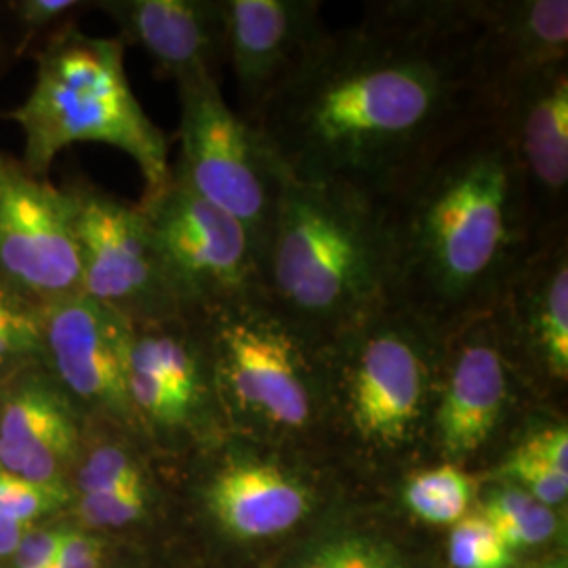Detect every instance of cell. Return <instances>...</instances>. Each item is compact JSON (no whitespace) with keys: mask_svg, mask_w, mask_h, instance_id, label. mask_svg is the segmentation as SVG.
<instances>
[{"mask_svg":"<svg viewBox=\"0 0 568 568\" xmlns=\"http://www.w3.org/2000/svg\"><path fill=\"white\" fill-rule=\"evenodd\" d=\"M478 0L366 2L257 121L293 180L387 199L485 112Z\"/></svg>","mask_w":568,"mask_h":568,"instance_id":"1","label":"cell"},{"mask_svg":"<svg viewBox=\"0 0 568 568\" xmlns=\"http://www.w3.org/2000/svg\"><path fill=\"white\" fill-rule=\"evenodd\" d=\"M384 201L396 305L440 337L488 314L541 239L520 171L487 110Z\"/></svg>","mask_w":568,"mask_h":568,"instance_id":"2","label":"cell"},{"mask_svg":"<svg viewBox=\"0 0 568 568\" xmlns=\"http://www.w3.org/2000/svg\"><path fill=\"white\" fill-rule=\"evenodd\" d=\"M262 295L321 344L394 307L386 201L283 171Z\"/></svg>","mask_w":568,"mask_h":568,"instance_id":"3","label":"cell"},{"mask_svg":"<svg viewBox=\"0 0 568 568\" xmlns=\"http://www.w3.org/2000/svg\"><path fill=\"white\" fill-rule=\"evenodd\" d=\"M23 135L21 166L44 178L63 150L77 143H105L138 164L145 192L171 178L169 140L135 98L119 39L84 34L68 21L37 55L28 98L4 114Z\"/></svg>","mask_w":568,"mask_h":568,"instance_id":"4","label":"cell"},{"mask_svg":"<svg viewBox=\"0 0 568 568\" xmlns=\"http://www.w3.org/2000/svg\"><path fill=\"white\" fill-rule=\"evenodd\" d=\"M326 424L354 453L396 459L429 443L440 335L394 305L323 344Z\"/></svg>","mask_w":568,"mask_h":568,"instance_id":"5","label":"cell"},{"mask_svg":"<svg viewBox=\"0 0 568 568\" xmlns=\"http://www.w3.org/2000/svg\"><path fill=\"white\" fill-rule=\"evenodd\" d=\"M225 422L234 434L304 443L323 427V344L264 297L196 316Z\"/></svg>","mask_w":568,"mask_h":568,"instance_id":"6","label":"cell"},{"mask_svg":"<svg viewBox=\"0 0 568 568\" xmlns=\"http://www.w3.org/2000/svg\"><path fill=\"white\" fill-rule=\"evenodd\" d=\"M138 206L187 318L264 297L262 257L244 225L203 199L173 166L169 182L145 192Z\"/></svg>","mask_w":568,"mask_h":568,"instance_id":"7","label":"cell"},{"mask_svg":"<svg viewBox=\"0 0 568 568\" xmlns=\"http://www.w3.org/2000/svg\"><path fill=\"white\" fill-rule=\"evenodd\" d=\"M182 105L180 161L173 169L209 203L239 220L264 260L283 169L260 129L232 110L220 81L178 84Z\"/></svg>","mask_w":568,"mask_h":568,"instance_id":"8","label":"cell"},{"mask_svg":"<svg viewBox=\"0 0 568 568\" xmlns=\"http://www.w3.org/2000/svg\"><path fill=\"white\" fill-rule=\"evenodd\" d=\"M525 384L490 314L445 333L429 427L438 459L464 467L485 455L508 427Z\"/></svg>","mask_w":568,"mask_h":568,"instance_id":"9","label":"cell"},{"mask_svg":"<svg viewBox=\"0 0 568 568\" xmlns=\"http://www.w3.org/2000/svg\"><path fill=\"white\" fill-rule=\"evenodd\" d=\"M81 251L82 293L129 325L183 318L138 204L87 182L65 187Z\"/></svg>","mask_w":568,"mask_h":568,"instance_id":"10","label":"cell"},{"mask_svg":"<svg viewBox=\"0 0 568 568\" xmlns=\"http://www.w3.org/2000/svg\"><path fill=\"white\" fill-rule=\"evenodd\" d=\"M0 283L39 307L84 295L70 192L34 178L2 150Z\"/></svg>","mask_w":568,"mask_h":568,"instance_id":"11","label":"cell"},{"mask_svg":"<svg viewBox=\"0 0 568 568\" xmlns=\"http://www.w3.org/2000/svg\"><path fill=\"white\" fill-rule=\"evenodd\" d=\"M129 403L133 422L169 438H213L224 410L196 316L131 325Z\"/></svg>","mask_w":568,"mask_h":568,"instance_id":"12","label":"cell"},{"mask_svg":"<svg viewBox=\"0 0 568 568\" xmlns=\"http://www.w3.org/2000/svg\"><path fill=\"white\" fill-rule=\"evenodd\" d=\"M527 187L539 236L568 225V61L485 93Z\"/></svg>","mask_w":568,"mask_h":568,"instance_id":"13","label":"cell"},{"mask_svg":"<svg viewBox=\"0 0 568 568\" xmlns=\"http://www.w3.org/2000/svg\"><path fill=\"white\" fill-rule=\"evenodd\" d=\"M488 314L528 384L567 386L568 225L537 241Z\"/></svg>","mask_w":568,"mask_h":568,"instance_id":"14","label":"cell"},{"mask_svg":"<svg viewBox=\"0 0 568 568\" xmlns=\"http://www.w3.org/2000/svg\"><path fill=\"white\" fill-rule=\"evenodd\" d=\"M227 44L239 114L257 124L265 105L293 81L331 28L318 0H225Z\"/></svg>","mask_w":568,"mask_h":568,"instance_id":"15","label":"cell"},{"mask_svg":"<svg viewBox=\"0 0 568 568\" xmlns=\"http://www.w3.org/2000/svg\"><path fill=\"white\" fill-rule=\"evenodd\" d=\"M222 447L203 495L206 508L230 535L246 541L278 537L312 511V476L278 445L234 434Z\"/></svg>","mask_w":568,"mask_h":568,"instance_id":"16","label":"cell"},{"mask_svg":"<svg viewBox=\"0 0 568 568\" xmlns=\"http://www.w3.org/2000/svg\"><path fill=\"white\" fill-rule=\"evenodd\" d=\"M42 352L74 398L135 426L129 403L131 325L87 295L41 305Z\"/></svg>","mask_w":568,"mask_h":568,"instance_id":"17","label":"cell"},{"mask_svg":"<svg viewBox=\"0 0 568 568\" xmlns=\"http://www.w3.org/2000/svg\"><path fill=\"white\" fill-rule=\"evenodd\" d=\"M122 44H135L175 84L215 79L225 63V0H102Z\"/></svg>","mask_w":568,"mask_h":568,"instance_id":"18","label":"cell"},{"mask_svg":"<svg viewBox=\"0 0 568 568\" xmlns=\"http://www.w3.org/2000/svg\"><path fill=\"white\" fill-rule=\"evenodd\" d=\"M483 91L568 61L567 0H478Z\"/></svg>","mask_w":568,"mask_h":568,"instance_id":"19","label":"cell"},{"mask_svg":"<svg viewBox=\"0 0 568 568\" xmlns=\"http://www.w3.org/2000/svg\"><path fill=\"white\" fill-rule=\"evenodd\" d=\"M79 448L81 427L61 392L32 377L7 394L0 406V469L39 483L63 480L61 469Z\"/></svg>","mask_w":568,"mask_h":568,"instance_id":"20","label":"cell"},{"mask_svg":"<svg viewBox=\"0 0 568 568\" xmlns=\"http://www.w3.org/2000/svg\"><path fill=\"white\" fill-rule=\"evenodd\" d=\"M478 480L466 467L438 459L434 466L406 471L403 501L410 514L429 525H455L471 508Z\"/></svg>","mask_w":568,"mask_h":568,"instance_id":"21","label":"cell"},{"mask_svg":"<svg viewBox=\"0 0 568 568\" xmlns=\"http://www.w3.org/2000/svg\"><path fill=\"white\" fill-rule=\"evenodd\" d=\"M487 518L511 551L544 546L556 535V509L544 506L523 488L499 483L488 490L480 506Z\"/></svg>","mask_w":568,"mask_h":568,"instance_id":"22","label":"cell"},{"mask_svg":"<svg viewBox=\"0 0 568 568\" xmlns=\"http://www.w3.org/2000/svg\"><path fill=\"white\" fill-rule=\"evenodd\" d=\"M448 560L453 568H509L514 565V551L478 511L464 516L450 528Z\"/></svg>","mask_w":568,"mask_h":568,"instance_id":"23","label":"cell"},{"mask_svg":"<svg viewBox=\"0 0 568 568\" xmlns=\"http://www.w3.org/2000/svg\"><path fill=\"white\" fill-rule=\"evenodd\" d=\"M142 483L148 480L140 459L119 440L98 443L87 453L77 471V487L81 495L108 493Z\"/></svg>","mask_w":568,"mask_h":568,"instance_id":"24","label":"cell"},{"mask_svg":"<svg viewBox=\"0 0 568 568\" xmlns=\"http://www.w3.org/2000/svg\"><path fill=\"white\" fill-rule=\"evenodd\" d=\"M42 352L39 305L0 283V371Z\"/></svg>","mask_w":568,"mask_h":568,"instance_id":"25","label":"cell"},{"mask_svg":"<svg viewBox=\"0 0 568 568\" xmlns=\"http://www.w3.org/2000/svg\"><path fill=\"white\" fill-rule=\"evenodd\" d=\"M493 476L511 487L523 488L544 506L556 509L567 501L568 474L548 466L541 459H535L516 448H506L499 457Z\"/></svg>","mask_w":568,"mask_h":568,"instance_id":"26","label":"cell"},{"mask_svg":"<svg viewBox=\"0 0 568 568\" xmlns=\"http://www.w3.org/2000/svg\"><path fill=\"white\" fill-rule=\"evenodd\" d=\"M295 568H403L394 548L371 535H342L312 549Z\"/></svg>","mask_w":568,"mask_h":568,"instance_id":"27","label":"cell"},{"mask_svg":"<svg viewBox=\"0 0 568 568\" xmlns=\"http://www.w3.org/2000/svg\"><path fill=\"white\" fill-rule=\"evenodd\" d=\"M70 501V488L63 480L39 483L0 469V516L21 523H34Z\"/></svg>","mask_w":568,"mask_h":568,"instance_id":"28","label":"cell"},{"mask_svg":"<svg viewBox=\"0 0 568 568\" xmlns=\"http://www.w3.org/2000/svg\"><path fill=\"white\" fill-rule=\"evenodd\" d=\"M148 509V483L79 497V514L89 527H126Z\"/></svg>","mask_w":568,"mask_h":568,"instance_id":"29","label":"cell"},{"mask_svg":"<svg viewBox=\"0 0 568 568\" xmlns=\"http://www.w3.org/2000/svg\"><path fill=\"white\" fill-rule=\"evenodd\" d=\"M7 11L13 18V26L20 34L16 53H20L23 47H28L42 32H49L53 26L60 28L68 23V18L79 13L82 9L91 7L79 0H18L7 2Z\"/></svg>","mask_w":568,"mask_h":568,"instance_id":"30","label":"cell"},{"mask_svg":"<svg viewBox=\"0 0 568 568\" xmlns=\"http://www.w3.org/2000/svg\"><path fill=\"white\" fill-rule=\"evenodd\" d=\"M509 448H516L568 474V427L565 419L537 422L532 426L525 427L514 438Z\"/></svg>","mask_w":568,"mask_h":568,"instance_id":"31","label":"cell"},{"mask_svg":"<svg viewBox=\"0 0 568 568\" xmlns=\"http://www.w3.org/2000/svg\"><path fill=\"white\" fill-rule=\"evenodd\" d=\"M103 544L98 537L63 530L60 551L51 568H102Z\"/></svg>","mask_w":568,"mask_h":568,"instance_id":"32","label":"cell"},{"mask_svg":"<svg viewBox=\"0 0 568 568\" xmlns=\"http://www.w3.org/2000/svg\"><path fill=\"white\" fill-rule=\"evenodd\" d=\"M63 530H30L16 551L18 568H51L60 551Z\"/></svg>","mask_w":568,"mask_h":568,"instance_id":"33","label":"cell"},{"mask_svg":"<svg viewBox=\"0 0 568 568\" xmlns=\"http://www.w3.org/2000/svg\"><path fill=\"white\" fill-rule=\"evenodd\" d=\"M32 525L34 523H21V520L0 516V556L16 554L26 535L32 530Z\"/></svg>","mask_w":568,"mask_h":568,"instance_id":"34","label":"cell"},{"mask_svg":"<svg viewBox=\"0 0 568 568\" xmlns=\"http://www.w3.org/2000/svg\"><path fill=\"white\" fill-rule=\"evenodd\" d=\"M0 51H2V28H0Z\"/></svg>","mask_w":568,"mask_h":568,"instance_id":"35","label":"cell"},{"mask_svg":"<svg viewBox=\"0 0 568 568\" xmlns=\"http://www.w3.org/2000/svg\"><path fill=\"white\" fill-rule=\"evenodd\" d=\"M549 568H565V567H549Z\"/></svg>","mask_w":568,"mask_h":568,"instance_id":"36","label":"cell"}]
</instances>
